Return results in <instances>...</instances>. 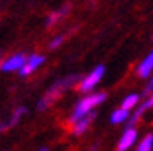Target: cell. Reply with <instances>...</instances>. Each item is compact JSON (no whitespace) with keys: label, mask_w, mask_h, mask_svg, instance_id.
Wrapping results in <instances>:
<instances>
[{"label":"cell","mask_w":153,"mask_h":151,"mask_svg":"<svg viewBox=\"0 0 153 151\" xmlns=\"http://www.w3.org/2000/svg\"><path fill=\"white\" fill-rule=\"evenodd\" d=\"M80 78H82V76L75 73V75H68V76H65V78L56 80L55 83H53V85L49 87L48 90H46V93L41 97V100L38 102L36 109H38L39 112L46 110V109H48L51 104L55 102V100H58V97H60V95L65 92V90H68V88H71L75 83H78V81H80Z\"/></svg>","instance_id":"obj_1"},{"label":"cell","mask_w":153,"mask_h":151,"mask_svg":"<svg viewBox=\"0 0 153 151\" xmlns=\"http://www.w3.org/2000/svg\"><path fill=\"white\" fill-rule=\"evenodd\" d=\"M105 98H107L105 92H92V93H88V95H85L83 98H80V100L75 104V107H73V112H71V115H70V122L73 124L76 119H80V117H83L85 114L92 112L94 109L97 107V105H100Z\"/></svg>","instance_id":"obj_2"},{"label":"cell","mask_w":153,"mask_h":151,"mask_svg":"<svg viewBox=\"0 0 153 151\" xmlns=\"http://www.w3.org/2000/svg\"><path fill=\"white\" fill-rule=\"evenodd\" d=\"M104 73H105V66L104 65H97L87 76L80 78V81H78V90L83 92V93L92 92L94 88L99 85V81L104 78Z\"/></svg>","instance_id":"obj_3"},{"label":"cell","mask_w":153,"mask_h":151,"mask_svg":"<svg viewBox=\"0 0 153 151\" xmlns=\"http://www.w3.org/2000/svg\"><path fill=\"white\" fill-rule=\"evenodd\" d=\"M44 61H46V56H44V54H31V56H27L26 61H24V65L19 68L21 78H26V76H29L31 73H34Z\"/></svg>","instance_id":"obj_4"},{"label":"cell","mask_w":153,"mask_h":151,"mask_svg":"<svg viewBox=\"0 0 153 151\" xmlns=\"http://www.w3.org/2000/svg\"><path fill=\"white\" fill-rule=\"evenodd\" d=\"M26 54L24 53H16V54H10L9 58H5L4 61H0V70L9 73V71H19L24 61H26Z\"/></svg>","instance_id":"obj_5"},{"label":"cell","mask_w":153,"mask_h":151,"mask_svg":"<svg viewBox=\"0 0 153 151\" xmlns=\"http://www.w3.org/2000/svg\"><path fill=\"white\" fill-rule=\"evenodd\" d=\"M136 138H138V132H136L134 127H126L124 132H123V136H121L119 141H117L116 151H128L134 143H136Z\"/></svg>","instance_id":"obj_6"},{"label":"cell","mask_w":153,"mask_h":151,"mask_svg":"<svg viewBox=\"0 0 153 151\" xmlns=\"http://www.w3.org/2000/svg\"><path fill=\"white\" fill-rule=\"evenodd\" d=\"M94 119H95V112H88V114H85L83 117H80V119H76L75 122H73V134L75 136H80V134H83L85 131L90 127V124L94 122Z\"/></svg>","instance_id":"obj_7"},{"label":"cell","mask_w":153,"mask_h":151,"mask_svg":"<svg viewBox=\"0 0 153 151\" xmlns=\"http://www.w3.org/2000/svg\"><path fill=\"white\" fill-rule=\"evenodd\" d=\"M27 114V109L24 107V105H21V107H17L14 112H12V115L9 117V121H5V122H0V132H5L7 129H10V127H14V126L19 122L22 119V115H26Z\"/></svg>","instance_id":"obj_8"},{"label":"cell","mask_w":153,"mask_h":151,"mask_svg":"<svg viewBox=\"0 0 153 151\" xmlns=\"http://www.w3.org/2000/svg\"><path fill=\"white\" fill-rule=\"evenodd\" d=\"M153 73V51H150V54H146L143 61L138 65L136 75L140 78H150V75Z\"/></svg>","instance_id":"obj_9"},{"label":"cell","mask_w":153,"mask_h":151,"mask_svg":"<svg viewBox=\"0 0 153 151\" xmlns=\"http://www.w3.org/2000/svg\"><path fill=\"white\" fill-rule=\"evenodd\" d=\"M129 117V110H126V109H116L114 112L111 114V124H123L126 122Z\"/></svg>","instance_id":"obj_10"},{"label":"cell","mask_w":153,"mask_h":151,"mask_svg":"<svg viewBox=\"0 0 153 151\" xmlns=\"http://www.w3.org/2000/svg\"><path fill=\"white\" fill-rule=\"evenodd\" d=\"M68 9H70V7L65 5V7H61V9H58L56 12H51V14H49V17L46 19V26L51 27L53 24H56V22L60 21L61 17H65L66 14H68Z\"/></svg>","instance_id":"obj_11"},{"label":"cell","mask_w":153,"mask_h":151,"mask_svg":"<svg viewBox=\"0 0 153 151\" xmlns=\"http://www.w3.org/2000/svg\"><path fill=\"white\" fill-rule=\"evenodd\" d=\"M138 102H140V95H138V93H129V95L123 100L121 107L126 109V110H131V109H134L138 105Z\"/></svg>","instance_id":"obj_12"},{"label":"cell","mask_w":153,"mask_h":151,"mask_svg":"<svg viewBox=\"0 0 153 151\" xmlns=\"http://www.w3.org/2000/svg\"><path fill=\"white\" fill-rule=\"evenodd\" d=\"M153 150V134H146L140 141L136 151H152Z\"/></svg>","instance_id":"obj_13"},{"label":"cell","mask_w":153,"mask_h":151,"mask_svg":"<svg viewBox=\"0 0 153 151\" xmlns=\"http://www.w3.org/2000/svg\"><path fill=\"white\" fill-rule=\"evenodd\" d=\"M63 41H65V36H56L55 39H51V43H49L48 48H49V49H56V48H60L61 44H63Z\"/></svg>","instance_id":"obj_14"},{"label":"cell","mask_w":153,"mask_h":151,"mask_svg":"<svg viewBox=\"0 0 153 151\" xmlns=\"http://www.w3.org/2000/svg\"><path fill=\"white\" fill-rule=\"evenodd\" d=\"M152 92H153V78H150V81L146 83L145 90H143V95H145V97H148V95H150Z\"/></svg>","instance_id":"obj_15"},{"label":"cell","mask_w":153,"mask_h":151,"mask_svg":"<svg viewBox=\"0 0 153 151\" xmlns=\"http://www.w3.org/2000/svg\"><path fill=\"white\" fill-rule=\"evenodd\" d=\"M38 151H51V150H49L48 146H43V148H39V150H38Z\"/></svg>","instance_id":"obj_16"},{"label":"cell","mask_w":153,"mask_h":151,"mask_svg":"<svg viewBox=\"0 0 153 151\" xmlns=\"http://www.w3.org/2000/svg\"><path fill=\"white\" fill-rule=\"evenodd\" d=\"M2 54H4V53H2V51H0V61H2Z\"/></svg>","instance_id":"obj_17"}]
</instances>
